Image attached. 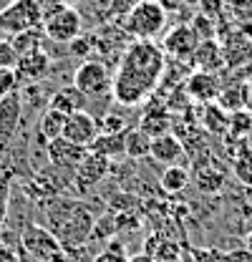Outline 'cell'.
Here are the masks:
<instances>
[{"instance_id":"1","label":"cell","mask_w":252,"mask_h":262,"mask_svg":"<svg viewBox=\"0 0 252 262\" xmlns=\"http://www.w3.org/2000/svg\"><path fill=\"white\" fill-rule=\"evenodd\" d=\"M166 66V56L152 40H134L126 46L119 71L111 78V96L119 106H139L154 94Z\"/></svg>"},{"instance_id":"2","label":"cell","mask_w":252,"mask_h":262,"mask_svg":"<svg viewBox=\"0 0 252 262\" xmlns=\"http://www.w3.org/2000/svg\"><path fill=\"white\" fill-rule=\"evenodd\" d=\"M40 214H43V227H48L56 234L63 250H81L94 234V209L89 202L78 196H46L40 202Z\"/></svg>"},{"instance_id":"3","label":"cell","mask_w":252,"mask_h":262,"mask_svg":"<svg viewBox=\"0 0 252 262\" xmlns=\"http://www.w3.org/2000/svg\"><path fill=\"white\" fill-rule=\"evenodd\" d=\"M166 26V10L157 0H139L129 8L121 20V28L136 40H154Z\"/></svg>"},{"instance_id":"4","label":"cell","mask_w":252,"mask_h":262,"mask_svg":"<svg viewBox=\"0 0 252 262\" xmlns=\"http://www.w3.org/2000/svg\"><path fill=\"white\" fill-rule=\"evenodd\" d=\"M20 255L35 262H66L68 250L56 239V234L40 222H28L20 234Z\"/></svg>"},{"instance_id":"5","label":"cell","mask_w":252,"mask_h":262,"mask_svg":"<svg viewBox=\"0 0 252 262\" xmlns=\"http://www.w3.org/2000/svg\"><path fill=\"white\" fill-rule=\"evenodd\" d=\"M43 26V5L38 0H13L0 10V33L15 35Z\"/></svg>"},{"instance_id":"6","label":"cell","mask_w":252,"mask_h":262,"mask_svg":"<svg viewBox=\"0 0 252 262\" xmlns=\"http://www.w3.org/2000/svg\"><path fill=\"white\" fill-rule=\"evenodd\" d=\"M83 31V18L73 5H61L53 13H46L43 18V33L46 40L53 43H71L73 38H78Z\"/></svg>"},{"instance_id":"7","label":"cell","mask_w":252,"mask_h":262,"mask_svg":"<svg viewBox=\"0 0 252 262\" xmlns=\"http://www.w3.org/2000/svg\"><path fill=\"white\" fill-rule=\"evenodd\" d=\"M73 86L78 91H83L89 96V101L101 96H111V73H109V68H106L103 61L86 58L83 63L76 68V73H73Z\"/></svg>"},{"instance_id":"8","label":"cell","mask_w":252,"mask_h":262,"mask_svg":"<svg viewBox=\"0 0 252 262\" xmlns=\"http://www.w3.org/2000/svg\"><path fill=\"white\" fill-rule=\"evenodd\" d=\"M23 121V98H20V89L0 98V149L5 151L13 139L18 136Z\"/></svg>"},{"instance_id":"9","label":"cell","mask_w":252,"mask_h":262,"mask_svg":"<svg viewBox=\"0 0 252 262\" xmlns=\"http://www.w3.org/2000/svg\"><path fill=\"white\" fill-rule=\"evenodd\" d=\"M53 63L56 61L51 58V53L46 48L20 56L18 63H15V76L20 81V89L23 86H31V83H40L43 78H48L51 71H53Z\"/></svg>"},{"instance_id":"10","label":"cell","mask_w":252,"mask_h":262,"mask_svg":"<svg viewBox=\"0 0 252 262\" xmlns=\"http://www.w3.org/2000/svg\"><path fill=\"white\" fill-rule=\"evenodd\" d=\"M61 136L66 141L76 144V146L89 149L91 141L98 136V119L91 111H76V114L66 116V126H63Z\"/></svg>"},{"instance_id":"11","label":"cell","mask_w":252,"mask_h":262,"mask_svg":"<svg viewBox=\"0 0 252 262\" xmlns=\"http://www.w3.org/2000/svg\"><path fill=\"white\" fill-rule=\"evenodd\" d=\"M89 154V149H83V146H76V144H71V141H66L63 136L58 139H53V141H48L46 144V159L51 166H56V169H63V171H76V166L83 162V157Z\"/></svg>"},{"instance_id":"12","label":"cell","mask_w":252,"mask_h":262,"mask_svg":"<svg viewBox=\"0 0 252 262\" xmlns=\"http://www.w3.org/2000/svg\"><path fill=\"white\" fill-rule=\"evenodd\" d=\"M197 48H199V35H197V31H194L192 26H187V23L172 28V31L164 35V51H166L169 56L179 58V61L194 58V51H197Z\"/></svg>"},{"instance_id":"13","label":"cell","mask_w":252,"mask_h":262,"mask_svg":"<svg viewBox=\"0 0 252 262\" xmlns=\"http://www.w3.org/2000/svg\"><path fill=\"white\" fill-rule=\"evenodd\" d=\"M109 171H111V162L89 151V154L83 157V162L78 164L76 171H73V184H76L81 192H83V189H94L98 182H103V179L109 177Z\"/></svg>"},{"instance_id":"14","label":"cell","mask_w":252,"mask_h":262,"mask_svg":"<svg viewBox=\"0 0 252 262\" xmlns=\"http://www.w3.org/2000/svg\"><path fill=\"white\" fill-rule=\"evenodd\" d=\"M184 157H187L184 144H182L172 131H166V134H161V136H154V139H152L149 159L164 164V166H174V164L184 162Z\"/></svg>"},{"instance_id":"15","label":"cell","mask_w":252,"mask_h":262,"mask_svg":"<svg viewBox=\"0 0 252 262\" xmlns=\"http://www.w3.org/2000/svg\"><path fill=\"white\" fill-rule=\"evenodd\" d=\"M48 106L61 111L66 116L76 114V111H89V96L83 91H78L73 83H66L61 89H56L51 96H48Z\"/></svg>"},{"instance_id":"16","label":"cell","mask_w":252,"mask_h":262,"mask_svg":"<svg viewBox=\"0 0 252 262\" xmlns=\"http://www.w3.org/2000/svg\"><path fill=\"white\" fill-rule=\"evenodd\" d=\"M187 262H252L247 247L240 250H222V247H192L184 255Z\"/></svg>"},{"instance_id":"17","label":"cell","mask_w":252,"mask_h":262,"mask_svg":"<svg viewBox=\"0 0 252 262\" xmlns=\"http://www.w3.org/2000/svg\"><path fill=\"white\" fill-rule=\"evenodd\" d=\"M194 182L197 187L204 192V194H215L220 192L222 184H224V169H222L217 159H207V162H199L197 169H194Z\"/></svg>"},{"instance_id":"18","label":"cell","mask_w":252,"mask_h":262,"mask_svg":"<svg viewBox=\"0 0 252 262\" xmlns=\"http://www.w3.org/2000/svg\"><path fill=\"white\" fill-rule=\"evenodd\" d=\"M63 126H66V114L56 111V108H51V106H46V108L38 114V121H35V136H38L43 144H48V141H53V139L61 136Z\"/></svg>"},{"instance_id":"19","label":"cell","mask_w":252,"mask_h":262,"mask_svg":"<svg viewBox=\"0 0 252 262\" xmlns=\"http://www.w3.org/2000/svg\"><path fill=\"white\" fill-rule=\"evenodd\" d=\"M187 89H189V96L197 98V101H202V103H209V101H215V98L220 96L217 78H215L209 71H199V73H194V76L189 78Z\"/></svg>"},{"instance_id":"20","label":"cell","mask_w":252,"mask_h":262,"mask_svg":"<svg viewBox=\"0 0 252 262\" xmlns=\"http://www.w3.org/2000/svg\"><path fill=\"white\" fill-rule=\"evenodd\" d=\"M124 136H126V131H121V134H98L94 141H91L89 151L109 159V162L116 159V157H124Z\"/></svg>"},{"instance_id":"21","label":"cell","mask_w":252,"mask_h":262,"mask_svg":"<svg viewBox=\"0 0 252 262\" xmlns=\"http://www.w3.org/2000/svg\"><path fill=\"white\" fill-rule=\"evenodd\" d=\"M8 40H10L13 51H15L18 58H20V56H26V53H33V51H40V48H43L46 33H43V26H40V28H28V31L15 33V35H10Z\"/></svg>"},{"instance_id":"22","label":"cell","mask_w":252,"mask_h":262,"mask_svg":"<svg viewBox=\"0 0 252 262\" xmlns=\"http://www.w3.org/2000/svg\"><path fill=\"white\" fill-rule=\"evenodd\" d=\"M189 182H192V174H189L187 166H182V164L166 166V169L161 171V177H159L161 189L169 192V194H179V192H184V189L189 187Z\"/></svg>"},{"instance_id":"23","label":"cell","mask_w":252,"mask_h":262,"mask_svg":"<svg viewBox=\"0 0 252 262\" xmlns=\"http://www.w3.org/2000/svg\"><path fill=\"white\" fill-rule=\"evenodd\" d=\"M152 151V136L141 129H126L124 136V157L129 159H146Z\"/></svg>"},{"instance_id":"24","label":"cell","mask_w":252,"mask_h":262,"mask_svg":"<svg viewBox=\"0 0 252 262\" xmlns=\"http://www.w3.org/2000/svg\"><path fill=\"white\" fill-rule=\"evenodd\" d=\"M232 171H235V177H237L245 187H252V146H242V149L235 154Z\"/></svg>"},{"instance_id":"25","label":"cell","mask_w":252,"mask_h":262,"mask_svg":"<svg viewBox=\"0 0 252 262\" xmlns=\"http://www.w3.org/2000/svg\"><path fill=\"white\" fill-rule=\"evenodd\" d=\"M169 126H172V116H169V114H164V111H149V114L141 119V126H139V129L154 139V136L166 134Z\"/></svg>"},{"instance_id":"26","label":"cell","mask_w":252,"mask_h":262,"mask_svg":"<svg viewBox=\"0 0 252 262\" xmlns=\"http://www.w3.org/2000/svg\"><path fill=\"white\" fill-rule=\"evenodd\" d=\"M149 257H152L154 262H179V257H182V250H179V245H177V242L164 239V242L154 245V252H152Z\"/></svg>"},{"instance_id":"27","label":"cell","mask_w":252,"mask_h":262,"mask_svg":"<svg viewBox=\"0 0 252 262\" xmlns=\"http://www.w3.org/2000/svg\"><path fill=\"white\" fill-rule=\"evenodd\" d=\"M229 131L235 134V136H247L252 131V114L250 111H235L232 116H229Z\"/></svg>"},{"instance_id":"28","label":"cell","mask_w":252,"mask_h":262,"mask_svg":"<svg viewBox=\"0 0 252 262\" xmlns=\"http://www.w3.org/2000/svg\"><path fill=\"white\" fill-rule=\"evenodd\" d=\"M204 124L212 131H217V134H222L224 129H229V119L222 114L220 106H207V111H204Z\"/></svg>"},{"instance_id":"29","label":"cell","mask_w":252,"mask_h":262,"mask_svg":"<svg viewBox=\"0 0 252 262\" xmlns=\"http://www.w3.org/2000/svg\"><path fill=\"white\" fill-rule=\"evenodd\" d=\"M20 89V81L15 76V68H0V98Z\"/></svg>"},{"instance_id":"30","label":"cell","mask_w":252,"mask_h":262,"mask_svg":"<svg viewBox=\"0 0 252 262\" xmlns=\"http://www.w3.org/2000/svg\"><path fill=\"white\" fill-rule=\"evenodd\" d=\"M18 63V53L13 51L8 38H0V68H15Z\"/></svg>"},{"instance_id":"31","label":"cell","mask_w":252,"mask_h":262,"mask_svg":"<svg viewBox=\"0 0 252 262\" xmlns=\"http://www.w3.org/2000/svg\"><path fill=\"white\" fill-rule=\"evenodd\" d=\"M91 46H94V43H91L89 38H81V35H78V38L71 40V53H73V56H83V58H89Z\"/></svg>"},{"instance_id":"32","label":"cell","mask_w":252,"mask_h":262,"mask_svg":"<svg viewBox=\"0 0 252 262\" xmlns=\"http://www.w3.org/2000/svg\"><path fill=\"white\" fill-rule=\"evenodd\" d=\"M0 262H23V255H20V250L0 242Z\"/></svg>"},{"instance_id":"33","label":"cell","mask_w":252,"mask_h":262,"mask_svg":"<svg viewBox=\"0 0 252 262\" xmlns=\"http://www.w3.org/2000/svg\"><path fill=\"white\" fill-rule=\"evenodd\" d=\"M157 3L164 8V10H182V8L192 5L194 0H157Z\"/></svg>"},{"instance_id":"34","label":"cell","mask_w":252,"mask_h":262,"mask_svg":"<svg viewBox=\"0 0 252 262\" xmlns=\"http://www.w3.org/2000/svg\"><path fill=\"white\" fill-rule=\"evenodd\" d=\"M129 262H154L149 255H141V257H134V260H129Z\"/></svg>"},{"instance_id":"35","label":"cell","mask_w":252,"mask_h":262,"mask_svg":"<svg viewBox=\"0 0 252 262\" xmlns=\"http://www.w3.org/2000/svg\"><path fill=\"white\" fill-rule=\"evenodd\" d=\"M61 5H76V3H81V0H58Z\"/></svg>"},{"instance_id":"36","label":"cell","mask_w":252,"mask_h":262,"mask_svg":"<svg viewBox=\"0 0 252 262\" xmlns=\"http://www.w3.org/2000/svg\"><path fill=\"white\" fill-rule=\"evenodd\" d=\"M3 171H5V164H0V174H3Z\"/></svg>"}]
</instances>
